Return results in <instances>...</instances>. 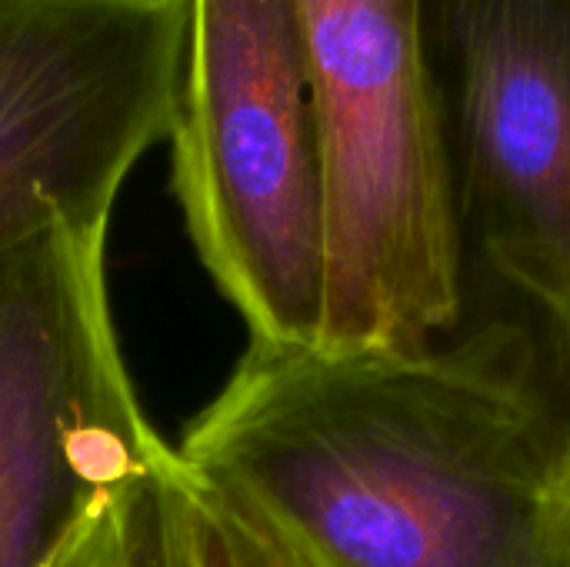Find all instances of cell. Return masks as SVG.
Wrapping results in <instances>:
<instances>
[{"label": "cell", "mask_w": 570, "mask_h": 567, "mask_svg": "<svg viewBox=\"0 0 570 567\" xmlns=\"http://www.w3.org/2000/svg\"><path fill=\"white\" fill-rule=\"evenodd\" d=\"M184 53L187 0H0V251L110 227L170 140Z\"/></svg>", "instance_id": "5"}, {"label": "cell", "mask_w": 570, "mask_h": 567, "mask_svg": "<svg viewBox=\"0 0 570 567\" xmlns=\"http://www.w3.org/2000/svg\"><path fill=\"white\" fill-rule=\"evenodd\" d=\"M170 147L190 244L250 338L321 348L324 180L297 0H187Z\"/></svg>", "instance_id": "3"}, {"label": "cell", "mask_w": 570, "mask_h": 567, "mask_svg": "<svg viewBox=\"0 0 570 567\" xmlns=\"http://www.w3.org/2000/svg\"><path fill=\"white\" fill-rule=\"evenodd\" d=\"M170 458L114 328L107 227L0 251V567H57Z\"/></svg>", "instance_id": "4"}, {"label": "cell", "mask_w": 570, "mask_h": 567, "mask_svg": "<svg viewBox=\"0 0 570 567\" xmlns=\"http://www.w3.org/2000/svg\"><path fill=\"white\" fill-rule=\"evenodd\" d=\"M174 465L137 488L124 505V567H190L174 491Z\"/></svg>", "instance_id": "8"}, {"label": "cell", "mask_w": 570, "mask_h": 567, "mask_svg": "<svg viewBox=\"0 0 570 567\" xmlns=\"http://www.w3.org/2000/svg\"><path fill=\"white\" fill-rule=\"evenodd\" d=\"M124 505L90 521L57 567H124Z\"/></svg>", "instance_id": "9"}, {"label": "cell", "mask_w": 570, "mask_h": 567, "mask_svg": "<svg viewBox=\"0 0 570 567\" xmlns=\"http://www.w3.org/2000/svg\"><path fill=\"white\" fill-rule=\"evenodd\" d=\"M174 491L190 567H321L264 508L230 485L187 468L180 458L174 465Z\"/></svg>", "instance_id": "7"}, {"label": "cell", "mask_w": 570, "mask_h": 567, "mask_svg": "<svg viewBox=\"0 0 570 567\" xmlns=\"http://www.w3.org/2000/svg\"><path fill=\"white\" fill-rule=\"evenodd\" d=\"M570 408L508 321L414 351L254 341L177 458L321 567H570Z\"/></svg>", "instance_id": "1"}, {"label": "cell", "mask_w": 570, "mask_h": 567, "mask_svg": "<svg viewBox=\"0 0 570 567\" xmlns=\"http://www.w3.org/2000/svg\"><path fill=\"white\" fill-rule=\"evenodd\" d=\"M568 481H570V444H568Z\"/></svg>", "instance_id": "11"}, {"label": "cell", "mask_w": 570, "mask_h": 567, "mask_svg": "<svg viewBox=\"0 0 570 567\" xmlns=\"http://www.w3.org/2000/svg\"><path fill=\"white\" fill-rule=\"evenodd\" d=\"M461 217L551 328L570 304V0H444Z\"/></svg>", "instance_id": "6"}, {"label": "cell", "mask_w": 570, "mask_h": 567, "mask_svg": "<svg viewBox=\"0 0 570 567\" xmlns=\"http://www.w3.org/2000/svg\"><path fill=\"white\" fill-rule=\"evenodd\" d=\"M428 0H297L324 180L327 351H414L464 314V217Z\"/></svg>", "instance_id": "2"}, {"label": "cell", "mask_w": 570, "mask_h": 567, "mask_svg": "<svg viewBox=\"0 0 570 567\" xmlns=\"http://www.w3.org/2000/svg\"><path fill=\"white\" fill-rule=\"evenodd\" d=\"M551 334H554V344H558V361H561V371H564V378L570 381V304H568V311L561 314V321L551 328Z\"/></svg>", "instance_id": "10"}]
</instances>
